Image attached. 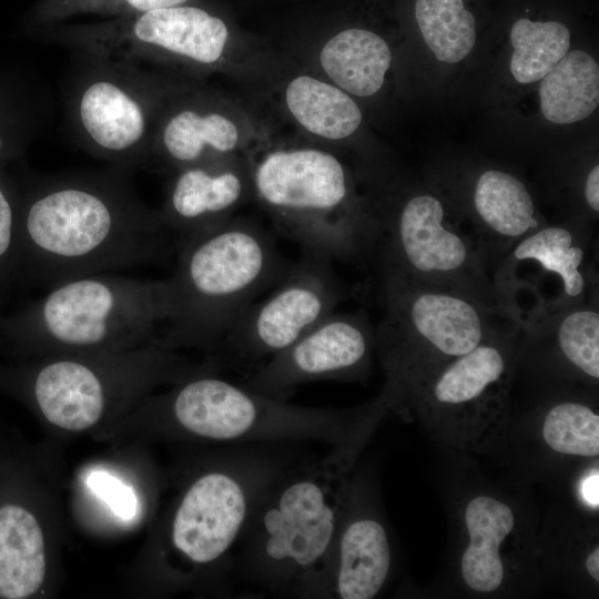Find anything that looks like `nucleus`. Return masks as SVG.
I'll use <instances>...</instances> for the list:
<instances>
[{
	"label": "nucleus",
	"instance_id": "obj_1",
	"mask_svg": "<svg viewBox=\"0 0 599 599\" xmlns=\"http://www.w3.org/2000/svg\"><path fill=\"white\" fill-rule=\"evenodd\" d=\"M126 171L28 174L19 191V257L48 290L67 281L164 262L175 254L160 211Z\"/></svg>",
	"mask_w": 599,
	"mask_h": 599
},
{
	"label": "nucleus",
	"instance_id": "obj_2",
	"mask_svg": "<svg viewBox=\"0 0 599 599\" xmlns=\"http://www.w3.org/2000/svg\"><path fill=\"white\" fill-rule=\"evenodd\" d=\"M359 443L285 469L265 489L236 547L234 572L254 592L323 598L325 570Z\"/></svg>",
	"mask_w": 599,
	"mask_h": 599
},
{
	"label": "nucleus",
	"instance_id": "obj_3",
	"mask_svg": "<svg viewBox=\"0 0 599 599\" xmlns=\"http://www.w3.org/2000/svg\"><path fill=\"white\" fill-rule=\"evenodd\" d=\"M160 338L170 348H215L287 266L268 233L244 220L175 244Z\"/></svg>",
	"mask_w": 599,
	"mask_h": 599
},
{
	"label": "nucleus",
	"instance_id": "obj_4",
	"mask_svg": "<svg viewBox=\"0 0 599 599\" xmlns=\"http://www.w3.org/2000/svg\"><path fill=\"white\" fill-rule=\"evenodd\" d=\"M383 316L375 348L386 372L383 407L415 399L451 359L479 345L509 318L470 294L380 276Z\"/></svg>",
	"mask_w": 599,
	"mask_h": 599
},
{
	"label": "nucleus",
	"instance_id": "obj_5",
	"mask_svg": "<svg viewBox=\"0 0 599 599\" xmlns=\"http://www.w3.org/2000/svg\"><path fill=\"white\" fill-rule=\"evenodd\" d=\"M252 185L278 231L304 253L339 261L372 257L375 227L349 175L331 152L275 149L253 165Z\"/></svg>",
	"mask_w": 599,
	"mask_h": 599
},
{
	"label": "nucleus",
	"instance_id": "obj_6",
	"mask_svg": "<svg viewBox=\"0 0 599 599\" xmlns=\"http://www.w3.org/2000/svg\"><path fill=\"white\" fill-rule=\"evenodd\" d=\"M165 316V278L99 273L49 288L3 327L47 351L114 352L155 341Z\"/></svg>",
	"mask_w": 599,
	"mask_h": 599
},
{
	"label": "nucleus",
	"instance_id": "obj_7",
	"mask_svg": "<svg viewBox=\"0 0 599 599\" xmlns=\"http://www.w3.org/2000/svg\"><path fill=\"white\" fill-rule=\"evenodd\" d=\"M167 402L181 430L235 444L317 440L342 446L361 440L365 424L382 409L378 399L356 410L291 405L209 373L182 383Z\"/></svg>",
	"mask_w": 599,
	"mask_h": 599
},
{
	"label": "nucleus",
	"instance_id": "obj_8",
	"mask_svg": "<svg viewBox=\"0 0 599 599\" xmlns=\"http://www.w3.org/2000/svg\"><path fill=\"white\" fill-rule=\"evenodd\" d=\"M370 215L375 227L372 258L379 276L460 291L499 306L480 250L469 234L448 221L437 195L415 192Z\"/></svg>",
	"mask_w": 599,
	"mask_h": 599
},
{
	"label": "nucleus",
	"instance_id": "obj_9",
	"mask_svg": "<svg viewBox=\"0 0 599 599\" xmlns=\"http://www.w3.org/2000/svg\"><path fill=\"white\" fill-rule=\"evenodd\" d=\"M83 58L68 97V118L92 156L131 172L150 163L170 90L149 71Z\"/></svg>",
	"mask_w": 599,
	"mask_h": 599
},
{
	"label": "nucleus",
	"instance_id": "obj_10",
	"mask_svg": "<svg viewBox=\"0 0 599 599\" xmlns=\"http://www.w3.org/2000/svg\"><path fill=\"white\" fill-rule=\"evenodd\" d=\"M288 464L275 451L238 447L199 475L183 493L171 520L172 548L196 567L234 570L232 552L265 489Z\"/></svg>",
	"mask_w": 599,
	"mask_h": 599
},
{
	"label": "nucleus",
	"instance_id": "obj_11",
	"mask_svg": "<svg viewBox=\"0 0 599 599\" xmlns=\"http://www.w3.org/2000/svg\"><path fill=\"white\" fill-rule=\"evenodd\" d=\"M342 298L331 260L304 253L267 297L244 311L217 349L252 372L334 313Z\"/></svg>",
	"mask_w": 599,
	"mask_h": 599
},
{
	"label": "nucleus",
	"instance_id": "obj_12",
	"mask_svg": "<svg viewBox=\"0 0 599 599\" xmlns=\"http://www.w3.org/2000/svg\"><path fill=\"white\" fill-rule=\"evenodd\" d=\"M374 348L375 327L365 314L334 312L240 384L286 402L306 383L364 377Z\"/></svg>",
	"mask_w": 599,
	"mask_h": 599
},
{
	"label": "nucleus",
	"instance_id": "obj_13",
	"mask_svg": "<svg viewBox=\"0 0 599 599\" xmlns=\"http://www.w3.org/2000/svg\"><path fill=\"white\" fill-rule=\"evenodd\" d=\"M592 232L577 224L542 225L520 240L493 272L494 286L522 272L532 270V280L516 291L502 305L507 312L521 294L534 300L538 284L549 277L559 286L552 304H571L598 295Z\"/></svg>",
	"mask_w": 599,
	"mask_h": 599
},
{
	"label": "nucleus",
	"instance_id": "obj_14",
	"mask_svg": "<svg viewBox=\"0 0 599 599\" xmlns=\"http://www.w3.org/2000/svg\"><path fill=\"white\" fill-rule=\"evenodd\" d=\"M518 347V325L504 321L479 345L435 373L415 399L441 413H461L506 395Z\"/></svg>",
	"mask_w": 599,
	"mask_h": 599
},
{
	"label": "nucleus",
	"instance_id": "obj_15",
	"mask_svg": "<svg viewBox=\"0 0 599 599\" xmlns=\"http://www.w3.org/2000/svg\"><path fill=\"white\" fill-rule=\"evenodd\" d=\"M246 193L237 167L221 159L197 163L175 170L159 211L177 244L230 221Z\"/></svg>",
	"mask_w": 599,
	"mask_h": 599
},
{
	"label": "nucleus",
	"instance_id": "obj_16",
	"mask_svg": "<svg viewBox=\"0 0 599 599\" xmlns=\"http://www.w3.org/2000/svg\"><path fill=\"white\" fill-rule=\"evenodd\" d=\"M390 562L383 524L357 510L348 494L325 570L323 598H374L387 580Z\"/></svg>",
	"mask_w": 599,
	"mask_h": 599
},
{
	"label": "nucleus",
	"instance_id": "obj_17",
	"mask_svg": "<svg viewBox=\"0 0 599 599\" xmlns=\"http://www.w3.org/2000/svg\"><path fill=\"white\" fill-rule=\"evenodd\" d=\"M473 240L493 276L494 270L526 235L546 223L534 199L516 175L487 169L475 179L469 195Z\"/></svg>",
	"mask_w": 599,
	"mask_h": 599
},
{
	"label": "nucleus",
	"instance_id": "obj_18",
	"mask_svg": "<svg viewBox=\"0 0 599 599\" xmlns=\"http://www.w3.org/2000/svg\"><path fill=\"white\" fill-rule=\"evenodd\" d=\"M172 98L161 116L150 163L160 160L175 171L220 160L237 148L238 128L229 115L200 98Z\"/></svg>",
	"mask_w": 599,
	"mask_h": 599
},
{
	"label": "nucleus",
	"instance_id": "obj_19",
	"mask_svg": "<svg viewBox=\"0 0 599 599\" xmlns=\"http://www.w3.org/2000/svg\"><path fill=\"white\" fill-rule=\"evenodd\" d=\"M512 318L521 341L548 344L569 367L598 382V295L571 304H536Z\"/></svg>",
	"mask_w": 599,
	"mask_h": 599
},
{
	"label": "nucleus",
	"instance_id": "obj_20",
	"mask_svg": "<svg viewBox=\"0 0 599 599\" xmlns=\"http://www.w3.org/2000/svg\"><path fill=\"white\" fill-rule=\"evenodd\" d=\"M102 370L95 363L70 356L40 366L33 376L32 394L43 416L68 430L97 424L108 399Z\"/></svg>",
	"mask_w": 599,
	"mask_h": 599
},
{
	"label": "nucleus",
	"instance_id": "obj_21",
	"mask_svg": "<svg viewBox=\"0 0 599 599\" xmlns=\"http://www.w3.org/2000/svg\"><path fill=\"white\" fill-rule=\"evenodd\" d=\"M464 517L469 540L461 555V577L476 592H494L505 579L500 547L515 527V514L506 502L479 495L469 500Z\"/></svg>",
	"mask_w": 599,
	"mask_h": 599
},
{
	"label": "nucleus",
	"instance_id": "obj_22",
	"mask_svg": "<svg viewBox=\"0 0 599 599\" xmlns=\"http://www.w3.org/2000/svg\"><path fill=\"white\" fill-rule=\"evenodd\" d=\"M318 61L326 77L349 95L368 98L377 93L392 64L388 43L363 28H347L323 45Z\"/></svg>",
	"mask_w": 599,
	"mask_h": 599
},
{
	"label": "nucleus",
	"instance_id": "obj_23",
	"mask_svg": "<svg viewBox=\"0 0 599 599\" xmlns=\"http://www.w3.org/2000/svg\"><path fill=\"white\" fill-rule=\"evenodd\" d=\"M45 569L44 539L37 518L17 505L0 507V597L34 595Z\"/></svg>",
	"mask_w": 599,
	"mask_h": 599
},
{
	"label": "nucleus",
	"instance_id": "obj_24",
	"mask_svg": "<svg viewBox=\"0 0 599 599\" xmlns=\"http://www.w3.org/2000/svg\"><path fill=\"white\" fill-rule=\"evenodd\" d=\"M284 101L302 128L326 140L351 136L363 120L359 106L348 93L308 74H300L288 81Z\"/></svg>",
	"mask_w": 599,
	"mask_h": 599
},
{
	"label": "nucleus",
	"instance_id": "obj_25",
	"mask_svg": "<svg viewBox=\"0 0 599 599\" xmlns=\"http://www.w3.org/2000/svg\"><path fill=\"white\" fill-rule=\"evenodd\" d=\"M544 118L571 124L590 116L599 104V67L588 52L576 49L541 79L538 89Z\"/></svg>",
	"mask_w": 599,
	"mask_h": 599
},
{
	"label": "nucleus",
	"instance_id": "obj_26",
	"mask_svg": "<svg viewBox=\"0 0 599 599\" xmlns=\"http://www.w3.org/2000/svg\"><path fill=\"white\" fill-rule=\"evenodd\" d=\"M42 92L21 67L0 60V167L20 160L43 120Z\"/></svg>",
	"mask_w": 599,
	"mask_h": 599
},
{
	"label": "nucleus",
	"instance_id": "obj_27",
	"mask_svg": "<svg viewBox=\"0 0 599 599\" xmlns=\"http://www.w3.org/2000/svg\"><path fill=\"white\" fill-rule=\"evenodd\" d=\"M510 72L521 84L541 80L568 52L570 31L558 21L518 19L510 31Z\"/></svg>",
	"mask_w": 599,
	"mask_h": 599
},
{
	"label": "nucleus",
	"instance_id": "obj_28",
	"mask_svg": "<svg viewBox=\"0 0 599 599\" xmlns=\"http://www.w3.org/2000/svg\"><path fill=\"white\" fill-rule=\"evenodd\" d=\"M415 18L437 60L457 63L473 51L477 37L475 19L464 0H416Z\"/></svg>",
	"mask_w": 599,
	"mask_h": 599
},
{
	"label": "nucleus",
	"instance_id": "obj_29",
	"mask_svg": "<svg viewBox=\"0 0 599 599\" xmlns=\"http://www.w3.org/2000/svg\"><path fill=\"white\" fill-rule=\"evenodd\" d=\"M541 433L547 446L556 453L579 457L599 455V415L583 403L565 400L551 406Z\"/></svg>",
	"mask_w": 599,
	"mask_h": 599
},
{
	"label": "nucleus",
	"instance_id": "obj_30",
	"mask_svg": "<svg viewBox=\"0 0 599 599\" xmlns=\"http://www.w3.org/2000/svg\"><path fill=\"white\" fill-rule=\"evenodd\" d=\"M193 0H38L22 17L20 31L61 23L79 16L106 19L130 17L150 10L192 2Z\"/></svg>",
	"mask_w": 599,
	"mask_h": 599
},
{
	"label": "nucleus",
	"instance_id": "obj_31",
	"mask_svg": "<svg viewBox=\"0 0 599 599\" xmlns=\"http://www.w3.org/2000/svg\"><path fill=\"white\" fill-rule=\"evenodd\" d=\"M19 253V191L0 167V272Z\"/></svg>",
	"mask_w": 599,
	"mask_h": 599
},
{
	"label": "nucleus",
	"instance_id": "obj_32",
	"mask_svg": "<svg viewBox=\"0 0 599 599\" xmlns=\"http://www.w3.org/2000/svg\"><path fill=\"white\" fill-rule=\"evenodd\" d=\"M88 488L102 499L120 519L132 520L139 510V500L132 487L114 475L95 469L85 478Z\"/></svg>",
	"mask_w": 599,
	"mask_h": 599
},
{
	"label": "nucleus",
	"instance_id": "obj_33",
	"mask_svg": "<svg viewBox=\"0 0 599 599\" xmlns=\"http://www.w3.org/2000/svg\"><path fill=\"white\" fill-rule=\"evenodd\" d=\"M583 201L595 219L599 213V165H593L587 173L583 186Z\"/></svg>",
	"mask_w": 599,
	"mask_h": 599
},
{
	"label": "nucleus",
	"instance_id": "obj_34",
	"mask_svg": "<svg viewBox=\"0 0 599 599\" xmlns=\"http://www.w3.org/2000/svg\"><path fill=\"white\" fill-rule=\"evenodd\" d=\"M582 495L591 506H598V474L590 476L583 483Z\"/></svg>",
	"mask_w": 599,
	"mask_h": 599
},
{
	"label": "nucleus",
	"instance_id": "obj_35",
	"mask_svg": "<svg viewBox=\"0 0 599 599\" xmlns=\"http://www.w3.org/2000/svg\"><path fill=\"white\" fill-rule=\"evenodd\" d=\"M585 568L588 575L596 581H599V548L596 546L586 557Z\"/></svg>",
	"mask_w": 599,
	"mask_h": 599
}]
</instances>
